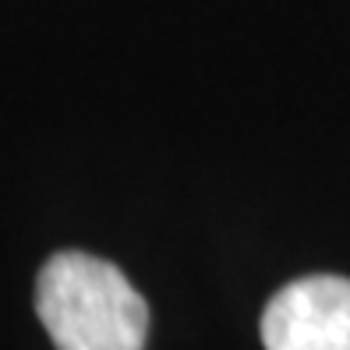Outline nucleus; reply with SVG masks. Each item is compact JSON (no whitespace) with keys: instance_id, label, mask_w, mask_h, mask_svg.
<instances>
[{"instance_id":"obj_1","label":"nucleus","mask_w":350,"mask_h":350,"mask_svg":"<svg viewBox=\"0 0 350 350\" xmlns=\"http://www.w3.org/2000/svg\"><path fill=\"white\" fill-rule=\"evenodd\" d=\"M36 312L57 350H146L149 304L107 258L57 252L39 269Z\"/></svg>"},{"instance_id":"obj_2","label":"nucleus","mask_w":350,"mask_h":350,"mask_svg":"<svg viewBox=\"0 0 350 350\" xmlns=\"http://www.w3.org/2000/svg\"><path fill=\"white\" fill-rule=\"evenodd\" d=\"M265 350H350V280L304 276L273 294L262 315Z\"/></svg>"}]
</instances>
